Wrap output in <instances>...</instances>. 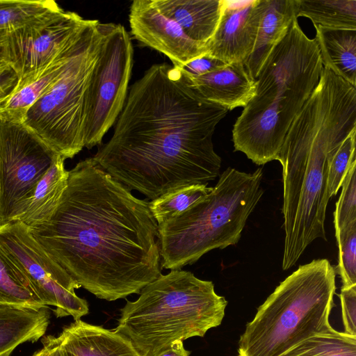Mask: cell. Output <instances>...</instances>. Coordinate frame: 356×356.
<instances>
[{
  "instance_id": "1",
  "label": "cell",
  "mask_w": 356,
  "mask_h": 356,
  "mask_svg": "<svg viewBox=\"0 0 356 356\" xmlns=\"http://www.w3.org/2000/svg\"><path fill=\"white\" fill-rule=\"evenodd\" d=\"M29 229L98 298L113 301L140 293L161 275L158 224L149 202L136 197L92 157L69 171L50 219Z\"/></svg>"
},
{
  "instance_id": "2",
  "label": "cell",
  "mask_w": 356,
  "mask_h": 356,
  "mask_svg": "<svg viewBox=\"0 0 356 356\" xmlns=\"http://www.w3.org/2000/svg\"><path fill=\"white\" fill-rule=\"evenodd\" d=\"M229 111L204 98L180 71L152 65L129 88L110 140L92 158L129 191L154 200L220 175L213 135Z\"/></svg>"
},
{
  "instance_id": "3",
  "label": "cell",
  "mask_w": 356,
  "mask_h": 356,
  "mask_svg": "<svg viewBox=\"0 0 356 356\" xmlns=\"http://www.w3.org/2000/svg\"><path fill=\"white\" fill-rule=\"evenodd\" d=\"M356 129V87L323 67L310 97L292 122L277 161L282 168V269L293 267L315 239L326 241L332 155Z\"/></svg>"
},
{
  "instance_id": "4",
  "label": "cell",
  "mask_w": 356,
  "mask_h": 356,
  "mask_svg": "<svg viewBox=\"0 0 356 356\" xmlns=\"http://www.w3.org/2000/svg\"><path fill=\"white\" fill-rule=\"evenodd\" d=\"M323 69L319 49L293 19L271 51L256 81V92L232 129L234 151L257 165L277 160L284 137L317 86Z\"/></svg>"
},
{
  "instance_id": "5",
  "label": "cell",
  "mask_w": 356,
  "mask_h": 356,
  "mask_svg": "<svg viewBox=\"0 0 356 356\" xmlns=\"http://www.w3.org/2000/svg\"><path fill=\"white\" fill-rule=\"evenodd\" d=\"M139 294L121 309L115 331L141 356H156L175 341L204 337L221 324L227 305L211 281L181 269L161 274Z\"/></svg>"
},
{
  "instance_id": "6",
  "label": "cell",
  "mask_w": 356,
  "mask_h": 356,
  "mask_svg": "<svg viewBox=\"0 0 356 356\" xmlns=\"http://www.w3.org/2000/svg\"><path fill=\"white\" fill-rule=\"evenodd\" d=\"M263 171L227 168L214 187L186 210L158 225L161 267L178 270L214 249L238 243L264 191Z\"/></svg>"
},
{
  "instance_id": "7",
  "label": "cell",
  "mask_w": 356,
  "mask_h": 356,
  "mask_svg": "<svg viewBox=\"0 0 356 356\" xmlns=\"http://www.w3.org/2000/svg\"><path fill=\"white\" fill-rule=\"evenodd\" d=\"M335 269L326 259L300 266L258 308L238 341V356H280L329 330Z\"/></svg>"
},
{
  "instance_id": "8",
  "label": "cell",
  "mask_w": 356,
  "mask_h": 356,
  "mask_svg": "<svg viewBox=\"0 0 356 356\" xmlns=\"http://www.w3.org/2000/svg\"><path fill=\"white\" fill-rule=\"evenodd\" d=\"M102 37V23L90 19L59 79L31 106L22 123L65 159L84 147L88 90Z\"/></svg>"
},
{
  "instance_id": "9",
  "label": "cell",
  "mask_w": 356,
  "mask_h": 356,
  "mask_svg": "<svg viewBox=\"0 0 356 356\" xmlns=\"http://www.w3.org/2000/svg\"><path fill=\"white\" fill-rule=\"evenodd\" d=\"M103 37L88 90L84 147L102 145L120 115L128 93L134 49L125 28L102 23Z\"/></svg>"
},
{
  "instance_id": "10",
  "label": "cell",
  "mask_w": 356,
  "mask_h": 356,
  "mask_svg": "<svg viewBox=\"0 0 356 356\" xmlns=\"http://www.w3.org/2000/svg\"><path fill=\"white\" fill-rule=\"evenodd\" d=\"M58 155L22 123L0 120V225L18 220Z\"/></svg>"
},
{
  "instance_id": "11",
  "label": "cell",
  "mask_w": 356,
  "mask_h": 356,
  "mask_svg": "<svg viewBox=\"0 0 356 356\" xmlns=\"http://www.w3.org/2000/svg\"><path fill=\"white\" fill-rule=\"evenodd\" d=\"M0 245L19 266L47 307L57 317L81 319L89 312L86 300L75 293L80 285L42 248L20 221L0 225Z\"/></svg>"
},
{
  "instance_id": "12",
  "label": "cell",
  "mask_w": 356,
  "mask_h": 356,
  "mask_svg": "<svg viewBox=\"0 0 356 356\" xmlns=\"http://www.w3.org/2000/svg\"><path fill=\"white\" fill-rule=\"evenodd\" d=\"M90 19L60 7L24 26L8 30L15 90L36 79L78 38Z\"/></svg>"
},
{
  "instance_id": "13",
  "label": "cell",
  "mask_w": 356,
  "mask_h": 356,
  "mask_svg": "<svg viewBox=\"0 0 356 356\" xmlns=\"http://www.w3.org/2000/svg\"><path fill=\"white\" fill-rule=\"evenodd\" d=\"M129 22L133 37L166 56L172 66L184 65L206 54L207 48L190 39L180 26L164 15L153 0L132 1Z\"/></svg>"
},
{
  "instance_id": "14",
  "label": "cell",
  "mask_w": 356,
  "mask_h": 356,
  "mask_svg": "<svg viewBox=\"0 0 356 356\" xmlns=\"http://www.w3.org/2000/svg\"><path fill=\"white\" fill-rule=\"evenodd\" d=\"M266 0H222L220 18L206 54L226 64L244 63L251 54Z\"/></svg>"
},
{
  "instance_id": "15",
  "label": "cell",
  "mask_w": 356,
  "mask_h": 356,
  "mask_svg": "<svg viewBox=\"0 0 356 356\" xmlns=\"http://www.w3.org/2000/svg\"><path fill=\"white\" fill-rule=\"evenodd\" d=\"M186 77L204 98L228 111L244 108L256 92V81L243 63L226 64L202 76Z\"/></svg>"
},
{
  "instance_id": "16",
  "label": "cell",
  "mask_w": 356,
  "mask_h": 356,
  "mask_svg": "<svg viewBox=\"0 0 356 356\" xmlns=\"http://www.w3.org/2000/svg\"><path fill=\"white\" fill-rule=\"evenodd\" d=\"M58 338L74 356H141L125 337L81 319L65 327Z\"/></svg>"
},
{
  "instance_id": "17",
  "label": "cell",
  "mask_w": 356,
  "mask_h": 356,
  "mask_svg": "<svg viewBox=\"0 0 356 356\" xmlns=\"http://www.w3.org/2000/svg\"><path fill=\"white\" fill-rule=\"evenodd\" d=\"M296 14L297 0H266L253 50L243 63L253 79L271 51L287 34Z\"/></svg>"
},
{
  "instance_id": "18",
  "label": "cell",
  "mask_w": 356,
  "mask_h": 356,
  "mask_svg": "<svg viewBox=\"0 0 356 356\" xmlns=\"http://www.w3.org/2000/svg\"><path fill=\"white\" fill-rule=\"evenodd\" d=\"M167 17L176 22L192 40L207 48L217 29L222 0H153Z\"/></svg>"
},
{
  "instance_id": "19",
  "label": "cell",
  "mask_w": 356,
  "mask_h": 356,
  "mask_svg": "<svg viewBox=\"0 0 356 356\" xmlns=\"http://www.w3.org/2000/svg\"><path fill=\"white\" fill-rule=\"evenodd\" d=\"M49 321L47 308L0 307V356H10L19 346L40 339Z\"/></svg>"
},
{
  "instance_id": "20",
  "label": "cell",
  "mask_w": 356,
  "mask_h": 356,
  "mask_svg": "<svg viewBox=\"0 0 356 356\" xmlns=\"http://www.w3.org/2000/svg\"><path fill=\"white\" fill-rule=\"evenodd\" d=\"M83 29L74 42L50 64L36 79L22 86L19 90L13 91L8 97L0 104L1 120L23 123L31 106L46 93L59 79L77 46Z\"/></svg>"
},
{
  "instance_id": "21",
  "label": "cell",
  "mask_w": 356,
  "mask_h": 356,
  "mask_svg": "<svg viewBox=\"0 0 356 356\" xmlns=\"http://www.w3.org/2000/svg\"><path fill=\"white\" fill-rule=\"evenodd\" d=\"M314 28L323 67L356 87V30Z\"/></svg>"
},
{
  "instance_id": "22",
  "label": "cell",
  "mask_w": 356,
  "mask_h": 356,
  "mask_svg": "<svg viewBox=\"0 0 356 356\" xmlns=\"http://www.w3.org/2000/svg\"><path fill=\"white\" fill-rule=\"evenodd\" d=\"M65 159L58 155L37 184L24 212L17 221L30 227L48 221L56 209L67 188L69 171Z\"/></svg>"
},
{
  "instance_id": "23",
  "label": "cell",
  "mask_w": 356,
  "mask_h": 356,
  "mask_svg": "<svg viewBox=\"0 0 356 356\" xmlns=\"http://www.w3.org/2000/svg\"><path fill=\"white\" fill-rule=\"evenodd\" d=\"M0 307L48 308L28 277L1 245Z\"/></svg>"
},
{
  "instance_id": "24",
  "label": "cell",
  "mask_w": 356,
  "mask_h": 356,
  "mask_svg": "<svg viewBox=\"0 0 356 356\" xmlns=\"http://www.w3.org/2000/svg\"><path fill=\"white\" fill-rule=\"evenodd\" d=\"M296 17L309 19L314 26L356 30V1L297 0Z\"/></svg>"
},
{
  "instance_id": "25",
  "label": "cell",
  "mask_w": 356,
  "mask_h": 356,
  "mask_svg": "<svg viewBox=\"0 0 356 356\" xmlns=\"http://www.w3.org/2000/svg\"><path fill=\"white\" fill-rule=\"evenodd\" d=\"M280 356H356V336L332 327L305 339Z\"/></svg>"
},
{
  "instance_id": "26",
  "label": "cell",
  "mask_w": 356,
  "mask_h": 356,
  "mask_svg": "<svg viewBox=\"0 0 356 356\" xmlns=\"http://www.w3.org/2000/svg\"><path fill=\"white\" fill-rule=\"evenodd\" d=\"M212 189L207 184H191L172 189L149 202L151 213L158 225L186 210Z\"/></svg>"
},
{
  "instance_id": "27",
  "label": "cell",
  "mask_w": 356,
  "mask_h": 356,
  "mask_svg": "<svg viewBox=\"0 0 356 356\" xmlns=\"http://www.w3.org/2000/svg\"><path fill=\"white\" fill-rule=\"evenodd\" d=\"M58 7L52 0H0V30L24 26Z\"/></svg>"
},
{
  "instance_id": "28",
  "label": "cell",
  "mask_w": 356,
  "mask_h": 356,
  "mask_svg": "<svg viewBox=\"0 0 356 356\" xmlns=\"http://www.w3.org/2000/svg\"><path fill=\"white\" fill-rule=\"evenodd\" d=\"M339 248L337 272L341 279L342 287L356 285V222L335 232Z\"/></svg>"
},
{
  "instance_id": "29",
  "label": "cell",
  "mask_w": 356,
  "mask_h": 356,
  "mask_svg": "<svg viewBox=\"0 0 356 356\" xmlns=\"http://www.w3.org/2000/svg\"><path fill=\"white\" fill-rule=\"evenodd\" d=\"M355 135L353 130L332 155L327 174V193L330 199L338 193L351 164L356 161Z\"/></svg>"
},
{
  "instance_id": "30",
  "label": "cell",
  "mask_w": 356,
  "mask_h": 356,
  "mask_svg": "<svg viewBox=\"0 0 356 356\" xmlns=\"http://www.w3.org/2000/svg\"><path fill=\"white\" fill-rule=\"evenodd\" d=\"M356 161L351 164L341 186V192L334 212L335 232L356 222Z\"/></svg>"
},
{
  "instance_id": "31",
  "label": "cell",
  "mask_w": 356,
  "mask_h": 356,
  "mask_svg": "<svg viewBox=\"0 0 356 356\" xmlns=\"http://www.w3.org/2000/svg\"><path fill=\"white\" fill-rule=\"evenodd\" d=\"M340 300L343 332L356 336V285L341 288Z\"/></svg>"
},
{
  "instance_id": "32",
  "label": "cell",
  "mask_w": 356,
  "mask_h": 356,
  "mask_svg": "<svg viewBox=\"0 0 356 356\" xmlns=\"http://www.w3.org/2000/svg\"><path fill=\"white\" fill-rule=\"evenodd\" d=\"M226 65L224 62L204 54L184 65L173 66L187 77H195L206 74Z\"/></svg>"
},
{
  "instance_id": "33",
  "label": "cell",
  "mask_w": 356,
  "mask_h": 356,
  "mask_svg": "<svg viewBox=\"0 0 356 356\" xmlns=\"http://www.w3.org/2000/svg\"><path fill=\"white\" fill-rule=\"evenodd\" d=\"M17 83V76L12 69L0 74V104L13 93Z\"/></svg>"
},
{
  "instance_id": "34",
  "label": "cell",
  "mask_w": 356,
  "mask_h": 356,
  "mask_svg": "<svg viewBox=\"0 0 356 356\" xmlns=\"http://www.w3.org/2000/svg\"><path fill=\"white\" fill-rule=\"evenodd\" d=\"M42 347L32 356H57L60 346L58 337L48 335L42 340Z\"/></svg>"
},
{
  "instance_id": "35",
  "label": "cell",
  "mask_w": 356,
  "mask_h": 356,
  "mask_svg": "<svg viewBox=\"0 0 356 356\" xmlns=\"http://www.w3.org/2000/svg\"><path fill=\"white\" fill-rule=\"evenodd\" d=\"M191 352L186 350L182 341H174L170 347L156 356H189Z\"/></svg>"
},
{
  "instance_id": "36",
  "label": "cell",
  "mask_w": 356,
  "mask_h": 356,
  "mask_svg": "<svg viewBox=\"0 0 356 356\" xmlns=\"http://www.w3.org/2000/svg\"><path fill=\"white\" fill-rule=\"evenodd\" d=\"M8 30H0V65H10Z\"/></svg>"
},
{
  "instance_id": "37",
  "label": "cell",
  "mask_w": 356,
  "mask_h": 356,
  "mask_svg": "<svg viewBox=\"0 0 356 356\" xmlns=\"http://www.w3.org/2000/svg\"><path fill=\"white\" fill-rule=\"evenodd\" d=\"M57 356H74L72 354L66 350L61 345L60 346Z\"/></svg>"
}]
</instances>
